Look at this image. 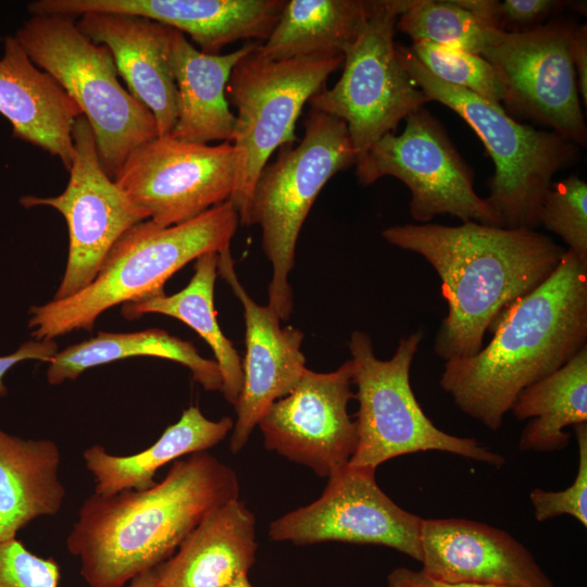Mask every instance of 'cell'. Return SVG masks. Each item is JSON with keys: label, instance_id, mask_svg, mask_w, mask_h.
Returning a JSON list of instances; mask_svg holds the SVG:
<instances>
[{"label": "cell", "instance_id": "cell-11", "mask_svg": "<svg viewBox=\"0 0 587 587\" xmlns=\"http://www.w3.org/2000/svg\"><path fill=\"white\" fill-rule=\"evenodd\" d=\"M401 134L377 140L355 164L362 186L384 176L402 182L411 192L409 210L416 224L449 214L464 222L499 226L486 198L474 190V174L445 128L424 107L411 113Z\"/></svg>", "mask_w": 587, "mask_h": 587}, {"label": "cell", "instance_id": "cell-4", "mask_svg": "<svg viewBox=\"0 0 587 587\" xmlns=\"http://www.w3.org/2000/svg\"><path fill=\"white\" fill-rule=\"evenodd\" d=\"M239 225L228 200L187 222L161 227L146 220L113 246L95 279L77 294L29 310L28 327L37 340L90 330L110 308L164 294V285L187 263L230 246Z\"/></svg>", "mask_w": 587, "mask_h": 587}, {"label": "cell", "instance_id": "cell-7", "mask_svg": "<svg viewBox=\"0 0 587 587\" xmlns=\"http://www.w3.org/2000/svg\"><path fill=\"white\" fill-rule=\"evenodd\" d=\"M355 161L345 122L311 110L302 140L280 147L255 182L247 225L261 227L262 249L273 268L267 305L280 320H288L294 309L288 276L301 227L325 184Z\"/></svg>", "mask_w": 587, "mask_h": 587}, {"label": "cell", "instance_id": "cell-32", "mask_svg": "<svg viewBox=\"0 0 587 587\" xmlns=\"http://www.w3.org/2000/svg\"><path fill=\"white\" fill-rule=\"evenodd\" d=\"M539 225L557 234L578 259L587 263V184L576 174L550 185Z\"/></svg>", "mask_w": 587, "mask_h": 587}, {"label": "cell", "instance_id": "cell-14", "mask_svg": "<svg viewBox=\"0 0 587 587\" xmlns=\"http://www.w3.org/2000/svg\"><path fill=\"white\" fill-rule=\"evenodd\" d=\"M575 27L573 21L558 18L526 32H503L482 57L503 83L507 112L579 147L586 146L587 127L570 57Z\"/></svg>", "mask_w": 587, "mask_h": 587}, {"label": "cell", "instance_id": "cell-1", "mask_svg": "<svg viewBox=\"0 0 587 587\" xmlns=\"http://www.w3.org/2000/svg\"><path fill=\"white\" fill-rule=\"evenodd\" d=\"M392 246L423 257L441 279L448 313L434 340L445 361L476 354L497 315L541 285L566 248L527 228L464 222L394 225L382 232Z\"/></svg>", "mask_w": 587, "mask_h": 587}, {"label": "cell", "instance_id": "cell-36", "mask_svg": "<svg viewBox=\"0 0 587 587\" xmlns=\"http://www.w3.org/2000/svg\"><path fill=\"white\" fill-rule=\"evenodd\" d=\"M58 352V345L52 340H35L23 344L15 352L0 357V397L7 395L3 378L17 363L26 360L49 362Z\"/></svg>", "mask_w": 587, "mask_h": 587}, {"label": "cell", "instance_id": "cell-29", "mask_svg": "<svg viewBox=\"0 0 587 587\" xmlns=\"http://www.w3.org/2000/svg\"><path fill=\"white\" fill-rule=\"evenodd\" d=\"M510 411L532 419L522 430L521 451L553 452L569 446L567 426L587 423V346L565 365L524 388Z\"/></svg>", "mask_w": 587, "mask_h": 587}, {"label": "cell", "instance_id": "cell-20", "mask_svg": "<svg viewBox=\"0 0 587 587\" xmlns=\"http://www.w3.org/2000/svg\"><path fill=\"white\" fill-rule=\"evenodd\" d=\"M92 42L111 52L128 92L154 116L159 136L173 129L177 91L171 66L174 29L128 14L87 13L76 23Z\"/></svg>", "mask_w": 587, "mask_h": 587}, {"label": "cell", "instance_id": "cell-12", "mask_svg": "<svg viewBox=\"0 0 587 587\" xmlns=\"http://www.w3.org/2000/svg\"><path fill=\"white\" fill-rule=\"evenodd\" d=\"M72 139L74 157L64 191L20 200L25 208L51 207L66 221L68 257L53 300L68 298L87 287L115 242L134 225L148 220L102 168L93 130L84 115L76 118Z\"/></svg>", "mask_w": 587, "mask_h": 587}, {"label": "cell", "instance_id": "cell-27", "mask_svg": "<svg viewBox=\"0 0 587 587\" xmlns=\"http://www.w3.org/2000/svg\"><path fill=\"white\" fill-rule=\"evenodd\" d=\"M132 357H155L177 362L192 374L205 390H221L217 363L200 355L196 347L160 328L135 333L99 332L96 337L58 351L48 362L47 379L51 385L76 379L90 367Z\"/></svg>", "mask_w": 587, "mask_h": 587}, {"label": "cell", "instance_id": "cell-16", "mask_svg": "<svg viewBox=\"0 0 587 587\" xmlns=\"http://www.w3.org/2000/svg\"><path fill=\"white\" fill-rule=\"evenodd\" d=\"M352 362L333 372L305 369L295 388L264 412L258 426L268 451L328 478L354 453L355 421L348 413L354 399Z\"/></svg>", "mask_w": 587, "mask_h": 587}, {"label": "cell", "instance_id": "cell-37", "mask_svg": "<svg viewBox=\"0 0 587 587\" xmlns=\"http://www.w3.org/2000/svg\"><path fill=\"white\" fill-rule=\"evenodd\" d=\"M387 587H502L471 583H447L424 574L421 570L396 567L387 576Z\"/></svg>", "mask_w": 587, "mask_h": 587}, {"label": "cell", "instance_id": "cell-35", "mask_svg": "<svg viewBox=\"0 0 587 587\" xmlns=\"http://www.w3.org/2000/svg\"><path fill=\"white\" fill-rule=\"evenodd\" d=\"M570 3L561 0H497L494 24L505 33L530 30L544 25L549 16Z\"/></svg>", "mask_w": 587, "mask_h": 587}, {"label": "cell", "instance_id": "cell-8", "mask_svg": "<svg viewBox=\"0 0 587 587\" xmlns=\"http://www.w3.org/2000/svg\"><path fill=\"white\" fill-rule=\"evenodd\" d=\"M423 337L415 332L400 338L392 358L379 360L366 333L351 334L352 385L359 410L354 420L358 441L349 464L376 470L400 455L436 450L502 466L501 454L474 438L442 432L421 408L411 387L410 369Z\"/></svg>", "mask_w": 587, "mask_h": 587}, {"label": "cell", "instance_id": "cell-25", "mask_svg": "<svg viewBox=\"0 0 587 587\" xmlns=\"http://www.w3.org/2000/svg\"><path fill=\"white\" fill-rule=\"evenodd\" d=\"M234 421L223 416L209 420L199 407L186 409L146 450L132 455H113L100 445L87 448L83 458L96 484L95 494L110 496L123 490H143L157 482V471L168 462L195 452L207 451L232 432Z\"/></svg>", "mask_w": 587, "mask_h": 587}, {"label": "cell", "instance_id": "cell-31", "mask_svg": "<svg viewBox=\"0 0 587 587\" xmlns=\"http://www.w3.org/2000/svg\"><path fill=\"white\" fill-rule=\"evenodd\" d=\"M410 50L438 79L488 101H503V83L495 67L482 55L423 40L413 41Z\"/></svg>", "mask_w": 587, "mask_h": 587}, {"label": "cell", "instance_id": "cell-19", "mask_svg": "<svg viewBox=\"0 0 587 587\" xmlns=\"http://www.w3.org/2000/svg\"><path fill=\"white\" fill-rule=\"evenodd\" d=\"M285 0H39L42 15L87 13L146 17L187 34L207 54L242 39L263 42L274 29Z\"/></svg>", "mask_w": 587, "mask_h": 587}, {"label": "cell", "instance_id": "cell-30", "mask_svg": "<svg viewBox=\"0 0 587 587\" xmlns=\"http://www.w3.org/2000/svg\"><path fill=\"white\" fill-rule=\"evenodd\" d=\"M396 26L413 41H429L478 55L495 45L503 33L454 0H410Z\"/></svg>", "mask_w": 587, "mask_h": 587}, {"label": "cell", "instance_id": "cell-38", "mask_svg": "<svg viewBox=\"0 0 587 587\" xmlns=\"http://www.w3.org/2000/svg\"><path fill=\"white\" fill-rule=\"evenodd\" d=\"M570 57L577 78L579 96L587 103V26H576L570 41Z\"/></svg>", "mask_w": 587, "mask_h": 587}, {"label": "cell", "instance_id": "cell-26", "mask_svg": "<svg viewBox=\"0 0 587 587\" xmlns=\"http://www.w3.org/2000/svg\"><path fill=\"white\" fill-rule=\"evenodd\" d=\"M374 1L290 0L255 52L272 61L341 54L364 29Z\"/></svg>", "mask_w": 587, "mask_h": 587}, {"label": "cell", "instance_id": "cell-9", "mask_svg": "<svg viewBox=\"0 0 587 587\" xmlns=\"http://www.w3.org/2000/svg\"><path fill=\"white\" fill-rule=\"evenodd\" d=\"M344 63L341 54L267 60L255 49L234 66L227 87L236 109L230 143L236 159L229 201L247 225L255 182L272 153L294 145L296 122L303 105L325 88L328 76Z\"/></svg>", "mask_w": 587, "mask_h": 587}, {"label": "cell", "instance_id": "cell-5", "mask_svg": "<svg viewBox=\"0 0 587 587\" xmlns=\"http://www.w3.org/2000/svg\"><path fill=\"white\" fill-rule=\"evenodd\" d=\"M399 61L429 101L455 112L475 132L495 172L486 198L499 226L535 229L553 176L576 163L579 147L551 130L536 129L512 117L500 103L435 77L409 47L396 43Z\"/></svg>", "mask_w": 587, "mask_h": 587}, {"label": "cell", "instance_id": "cell-24", "mask_svg": "<svg viewBox=\"0 0 587 587\" xmlns=\"http://www.w3.org/2000/svg\"><path fill=\"white\" fill-rule=\"evenodd\" d=\"M61 453L49 439H22L0 429V542L40 516L55 515L64 501Z\"/></svg>", "mask_w": 587, "mask_h": 587}, {"label": "cell", "instance_id": "cell-13", "mask_svg": "<svg viewBox=\"0 0 587 587\" xmlns=\"http://www.w3.org/2000/svg\"><path fill=\"white\" fill-rule=\"evenodd\" d=\"M235 174L230 142L195 143L165 135L134 150L113 180L148 220L168 227L228 201Z\"/></svg>", "mask_w": 587, "mask_h": 587}, {"label": "cell", "instance_id": "cell-3", "mask_svg": "<svg viewBox=\"0 0 587 587\" xmlns=\"http://www.w3.org/2000/svg\"><path fill=\"white\" fill-rule=\"evenodd\" d=\"M474 355L445 361L439 384L455 405L498 430L517 395L587 346V263L566 249L555 271L494 320Z\"/></svg>", "mask_w": 587, "mask_h": 587}, {"label": "cell", "instance_id": "cell-23", "mask_svg": "<svg viewBox=\"0 0 587 587\" xmlns=\"http://www.w3.org/2000/svg\"><path fill=\"white\" fill-rule=\"evenodd\" d=\"M259 43L249 41L229 53L207 54L174 29L171 66L177 91V117L170 136L195 143L230 142L235 115L226 87L236 63Z\"/></svg>", "mask_w": 587, "mask_h": 587}, {"label": "cell", "instance_id": "cell-2", "mask_svg": "<svg viewBox=\"0 0 587 587\" xmlns=\"http://www.w3.org/2000/svg\"><path fill=\"white\" fill-rule=\"evenodd\" d=\"M239 492L234 469L207 451L195 452L175 460L150 488L89 496L66 547L90 587H125L171 558L211 510Z\"/></svg>", "mask_w": 587, "mask_h": 587}, {"label": "cell", "instance_id": "cell-39", "mask_svg": "<svg viewBox=\"0 0 587 587\" xmlns=\"http://www.w3.org/2000/svg\"><path fill=\"white\" fill-rule=\"evenodd\" d=\"M125 587H160L155 567L135 576Z\"/></svg>", "mask_w": 587, "mask_h": 587}, {"label": "cell", "instance_id": "cell-6", "mask_svg": "<svg viewBox=\"0 0 587 587\" xmlns=\"http://www.w3.org/2000/svg\"><path fill=\"white\" fill-rule=\"evenodd\" d=\"M14 37L87 118L110 178L134 150L159 136L153 114L120 83L110 50L86 37L73 17L33 15Z\"/></svg>", "mask_w": 587, "mask_h": 587}, {"label": "cell", "instance_id": "cell-10", "mask_svg": "<svg viewBox=\"0 0 587 587\" xmlns=\"http://www.w3.org/2000/svg\"><path fill=\"white\" fill-rule=\"evenodd\" d=\"M409 3L374 0L364 29L344 54L340 78L309 101L311 110L345 122L355 164L377 140L429 101L399 61L394 41L397 20Z\"/></svg>", "mask_w": 587, "mask_h": 587}, {"label": "cell", "instance_id": "cell-17", "mask_svg": "<svg viewBox=\"0 0 587 587\" xmlns=\"http://www.w3.org/2000/svg\"><path fill=\"white\" fill-rule=\"evenodd\" d=\"M217 271L242 305L246 323L242 387L229 442L232 453H238L264 412L300 380L307 369L301 351L304 335L297 327H282L270 305L258 304L249 296L235 272L230 246L218 252Z\"/></svg>", "mask_w": 587, "mask_h": 587}, {"label": "cell", "instance_id": "cell-15", "mask_svg": "<svg viewBox=\"0 0 587 587\" xmlns=\"http://www.w3.org/2000/svg\"><path fill=\"white\" fill-rule=\"evenodd\" d=\"M375 472L348 463L327 478L316 500L271 522L268 538L296 546L378 545L421 562L423 519L395 503L379 488Z\"/></svg>", "mask_w": 587, "mask_h": 587}, {"label": "cell", "instance_id": "cell-33", "mask_svg": "<svg viewBox=\"0 0 587 587\" xmlns=\"http://www.w3.org/2000/svg\"><path fill=\"white\" fill-rule=\"evenodd\" d=\"M578 446V470L571 486L563 490L550 491L535 488L529 494L534 515L538 522L567 514L587 527V423L575 426Z\"/></svg>", "mask_w": 587, "mask_h": 587}, {"label": "cell", "instance_id": "cell-28", "mask_svg": "<svg viewBox=\"0 0 587 587\" xmlns=\"http://www.w3.org/2000/svg\"><path fill=\"white\" fill-rule=\"evenodd\" d=\"M195 272L185 288L122 304L127 320L158 313L177 319L191 327L211 347L222 377L221 391L236 407L242 387V361L233 342L223 334L214 308V286L218 274V252H208L195 260Z\"/></svg>", "mask_w": 587, "mask_h": 587}, {"label": "cell", "instance_id": "cell-18", "mask_svg": "<svg viewBox=\"0 0 587 587\" xmlns=\"http://www.w3.org/2000/svg\"><path fill=\"white\" fill-rule=\"evenodd\" d=\"M420 541L421 571L437 580L555 587L524 545L488 524L465 519H423Z\"/></svg>", "mask_w": 587, "mask_h": 587}, {"label": "cell", "instance_id": "cell-21", "mask_svg": "<svg viewBox=\"0 0 587 587\" xmlns=\"http://www.w3.org/2000/svg\"><path fill=\"white\" fill-rule=\"evenodd\" d=\"M0 113L13 136L58 157L70 171L72 129L82 112L64 89L37 67L15 37H5L0 59Z\"/></svg>", "mask_w": 587, "mask_h": 587}, {"label": "cell", "instance_id": "cell-40", "mask_svg": "<svg viewBox=\"0 0 587 587\" xmlns=\"http://www.w3.org/2000/svg\"><path fill=\"white\" fill-rule=\"evenodd\" d=\"M228 587H253L248 574L239 575Z\"/></svg>", "mask_w": 587, "mask_h": 587}, {"label": "cell", "instance_id": "cell-34", "mask_svg": "<svg viewBox=\"0 0 587 587\" xmlns=\"http://www.w3.org/2000/svg\"><path fill=\"white\" fill-rule=\"evenodd\" d=\"M59 582L53 559L34 554L16 538L0 542V587H59Z\"/></svg>", "mask_w": 587, "mask_h": 587}, {"label": "cell", "instance_id": "cell-22", "mask_svg": "<svg viewBox=\"0 0 587 587\" xmlns=\"http://www.w3.org/2000/svg\"><path fill=\"white\" fill-rule=\"evenodd\" d=\"M255 516L239 498L211 510L155 566L160 587H228L255 562Z\"/></svg>", "mask_w": 587, "mask_h": 587}]
</instances>
